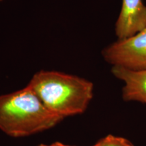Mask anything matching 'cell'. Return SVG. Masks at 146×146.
I'll use <instances>...</instances> for the list:
<instances>
[{
    "label": "cell",
    "mask_w": 146,
    "mask_h": 146,
    "mask_svg": "<svg viewBox=\"0 0 146 146\" xmlns=\"http://www.w3.org/2000/svg\"><path fill=\"white\" fill-rule=\"evenodd\" d=\"M27 85L47 109L63 118L83 114L94 97L92 82L58 71L40 70Z\"/></svg>",
    "instance_id": "1"
},
{
    "label": "cell",
    "mask_w": 146,
    "mask_h": 146,
    "mask_svg": "<svg viewBox=\"0 0 146 146\" xmlns=\"http://www.w3.org/2000/svg\"><path fill=\"white\" fill-rule=\"evenodd\" d=\"M63 119L47 109L28 85L0 96V130L9 136L32 135L52 129Z\"/></svg>",
    "instance_id": "2"
},
{
    "label": "cell",
    "mask_w": 146,
    "mask_h": 146,
    "mask_svg": "<svg viewBox=\"0 0 146 146\" xmlns=\"http://www.w3.org/2000/svg\"><path fill=\"white\" fill-rule=\"evenodd\" d=\"M102 54L105 61L112 66L146 69V27L133 36L118 39L108 45Z\"/></svg>",
    "instance_id": "3"
},
{
    "label": "cell",
    "mask_w": 146,
    "mask_h": 146,
    "mask_svg": "<svg viewBox=\"0 0 146 146\" xmlns=\"http://www.w3.org/2000/svg\"><path fill=\"white\" fill-rule=\"evenodd\" d=\"M146 27V5L142 0H122L121 9L115 24L118 39L133 36Z\"/></svg>",
    "instance_id": "4"
},
{
    "label": "cell",
    "mask_w": 146,
    "mask_h": 146,
    "mask_svg": "<svg viewBox=\"0 0 146 146\" xmlns=\"http://www.w3.org/2000/svg\"><path fill=\"white\" fill-rule=\"evenodd\" d=\"M112 74L125 83L123 98L125 102L146 104V69L133 70L122 66H112Z\"/></svg>",
    "instance_id": "5"
},
{
    "label": "cell",
    "mask_w": 146,
    "mask_h": 146,
    "mask_svg": "<svg viewBox=\"0 0 146 146\" xmlns=\"http://www.w3.org/2000/svg\"><path fill=\"white\" fill-rule=\"evenodd\" d=\"M92 146H134L127 139L109 135Z\"/></svg>",
    "instance_id": "6"
},
{
    "label": "cell",
    "mask_w": 146,
    "mask_h": 146,
    "mask_svg": "<svg viewBox=\"0 0 146 146\" xmlns=\"http://www.w3.org/2000/svg\"><path fill=\"white\" fill-rule=\"evenodd\" d=\"M47 146H71V145H66V144H64L61 142H54L50 145H46Z\"/></svg>",
    "instance_id": "7"
},
{
    "label": "cell",
    "mask_w": 146,
    "mask_h": 146,
    "mask_svg": "<svg viewBox=\"0 0 146 146\" xmlns=\"http://www.w3.org/2000/svg\"><path fill=\"white\" fill-rule=\"evenodd\" d=\"M37 146H47V145H45V144H40V145H37Z\"/></svg>",
    "instance_id": "8"
},
{
    "label": "cell",
    "mask_w": 146,
    "mask_h": 146,
    "mask_svg": "<svg viewBox=\"0 0 146 146\" xmlns=\"http://www.w3.org/2000/svg\"><path fill=\"white\" fill-rule=\"evenodd\" d=\"M0 1H1V0H0Z\"/></svg>",
    "instance_id": "9"
}]
</instances>
